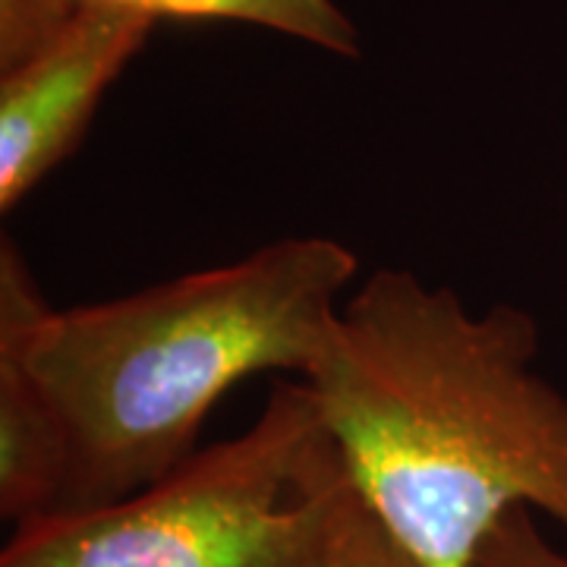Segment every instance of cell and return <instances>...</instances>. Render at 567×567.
Here are the masks:
<instances>
[{"label": "cell", "instance_id": "obj_1", "mask_svg": "<svg viewBox=\"0 0 567 567\" xmlns=\"http://www.w3.org/2000/svg\"><path fill=\"white\" fill-rule=\"evenodd\" d=\"M520 306H470L379 268L341 306L303 382L365 507L423 567H470L498 520L567 529V394L536 372Z\"/></svg>", "mask_w": 567, "mask_h": 567}, {"label": "cell", "instance_id": "obj_2", "mask_svg": "<svg viewBox=\"0 0 567 567\" xmlns=\"http://www.w3.org/2000/svg\"><path fill=\"white\" fill-rule=\"evenodd\" d=\"M357 271L353 249L331 237H284L117 300L58 309L3 240L0 347L25 365L63 429L70 480L58 511L121 502L162 480L246 379H306Z\"/></svg>", "mask_w": 567, "mask_h": 567}, {"label": "cell", "instance_id": "obj_3", "mask_svg": "<svg viewBox=\"0 0 567 567\" xmlns=\"http://www.w3.org/2000/svg\"><path fill=\"white\" fill-rule=\"evenodd\" d=\"M350 488L312 388L278 382L244 435L121 502L13 527L0 567H316Z\"/></svg>", "mask_w": 567, "mask_h": 567}, {"label": "cell", "instance_id": "obj_4", "mask_svg": "<svg viewBox=\"0 0 567 567\" xmlns=\"http://www.w3.org/2000/svg\"><path fill=\"white\" fill-rule=\"evenodd\" d=\"M155 25L126 7L80 3L44 48L0 70V212H13L76 152L104 92Z\"/></svg>", "mask_w": 567, "mask_h": 567}, {"label": "cell", "instance_id": "obj_5", "mask_svg": "<svg viewBox=\"0 0 567 567\" xmlns=\"http://www.w3.org/2000/svg\"><path fill=\"white\" fill-rule=\"evenodd\" d=\"M70 451L25 365L0 347V514L13 527L63 505Z\"/></svg>", "mask_w": 567, "mask_h": 567}, {"label": "cell", "instance_id": "obj_6", "mask_svg": "<svg viewBox=\"0 0 567 567\" xmlns=\"http://www.w3.org/2000/svg\"><path fill=\"white\" fill-rule=\"evenodd\" d=\"M111 3L155 22H244L306 41L338 58H360V35L334 0H76Z\"/></svg>", "mask_w": 567, "mask_h": 567}, {"label": "cell", "instance_id": "obj_7", "mask_svg": "<svg viewBox=\"0 0 567 567\" xmlns=\"http://www.w3.org/2000/svg\"><path fill=\"white\" fill-rule=\"evenodd\" d=\"M316 567H423L406 551L388 527L365 507L357 488L334 514L322 558Z\"/></svg>", "mask_w": 567, "mask_h": 567}, {"label": "cell", "instance_id": "obj_8", "mask_svg": "<svg viewBox=\"0 0 567 567\" xmlns=\"http://www.w3.org/2000/svg\"><path fill=\"white\" fill-rule=\"evenodd\" d=\"M76 10V0H0V70L32 58Z\"/></svg>", "mask_w": 567, "mask_h": 567}, {"label": "cell", "instance_id": "obj_9", "mask_svg": "<svg viewBox=\"0 0 567 567\" xmlns=\"http://www.w3.org/2000/svg\"><path fill=\"white\" fill-rule=\"evenodd\" d=\"M470 567H567V551L548 543L533 511L517 507L488 533Z\"/></svg>", "mask_w": 567, "mask_h": 567}]
</instances>
